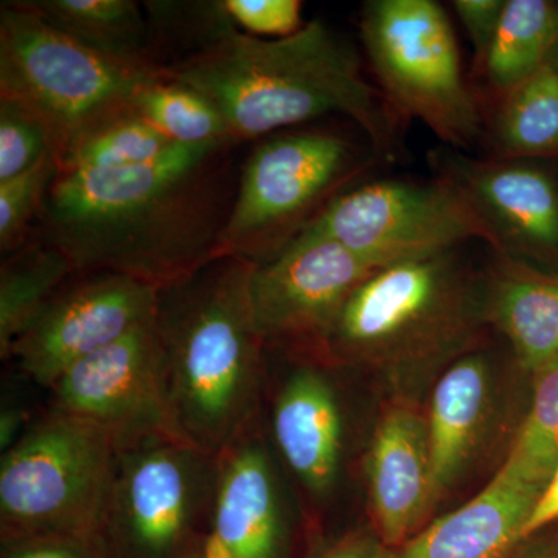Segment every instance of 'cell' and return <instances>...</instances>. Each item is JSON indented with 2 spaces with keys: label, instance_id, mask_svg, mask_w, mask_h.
I'll use <instances>...</instances> for the list:
<instances>
[{
  "label": "cell",
  "instance_id": "obj_1",
  "mask_svg": "<svg viewBox=\"0 0 558 558\" xmlns=\"http://www.w3.org/2000/svg\"><path fill=\"white\" fill-rule=\"evenodd\" d=\"M178 145L159 160L109 171H61L39 220V240L76 275H124L170 288L218 259L229 219L231 146Z\"/></svg>",
  "mask_w": 558,
  "mask_h": 558
},
{
  "label": "cell",
  "instance_id": "obj_2",
  "mask_svg": "<svg viewBox=\"0 0 558 558\" xmlns=\"http://www.w3.org/2000/svg\"><path fill=\"white\" fill-rule=\"evenodd\" d=\"M163 72L215 102L236 143L326 116L354 121L377 154L398 142L395 109L366 80L355 47L323 21L282 39L231 27Z\"/></svg>",
  "mask_w": 558,
  "mask_h": 558
},
{
  "label": "cell",
  "instance_id": "obj_3",
  "mask_svg": "<svg viewBox=\"0 0 558 558\" xmlns=\"http://www.w3.org/2000/svg\"><path fill=\"white\" fill-rule=\"evenodd\" d=\"M253 263L222 256L159 290L156 328L175 436L218 458L250 428L264 341L250 304Z\"/></svg>",
  "mask_w": 558,
  "mask_h": 558
},
{
  "label": "cell",
  "instance_id": "obj_4",
  "mask_svg": "<svg viewBox=\"0 0 558 558\" xmlns=\"http://www.w3.org/2000/svg\"><path fill=\"white\" fill-rule=\"evenodd\" d=\"M484 319L483 289L449 250L371 275L317 351L332 362L399 373L461 351Z\"/></svg>",
  "mask_w": 558,
  "mask_h": 558
},
{
  "label": "cell",
  "instance_id": "obj_5",
  "mask_svg": "<svg viewBox=\"0 0 558 558\" xmlns=\"http://www.w3.org/2000/svg\"><path fill=\"white\" fill-rule=\"evenodd\" d=\"M117 449L108 429L57 410L22 433L0 464L2 545L100 538Z\"/></svg>",
  "mask_w": 558,
  "mask_h": 558
},
{
  "label": "cell",
  "instance_id": "obj_6",
  "mask_svg": "<svg viewBox=\"0 0 558 558\" xmlns=\"http://www.w3.org/2000/svg\"><path fill=\"white\" fill-rule=\"evenodd\" d=\"M218 472L174 436L120 442L98 534L110 558H204Z\"/></svg>",
  "mask_w": 558,
  "mask_h": 558
},
{
  "label": "cell",
  "instance_id": "obj_7",
  "mask_svg": "<svg viewBox=\"0 0 558 558\" xmlns=\"http://www.w3.org/2000/svg\"><path fill=\"white\" fill-rule=\"evenodd\" d=\"M369 165V154L339 132H278L264 138L242 167L218 258L253 264L274 258Z\"/></svg>",
  "mask_w": 558,
  "mask_h": 558
},
{
  "label": "cell",
  "instance_id": "obj_8",
  "mask_svg": "<svg viewBox=\"0 0 558 558\" xmlns=\"http://www.w3.org/2000/svg\"><path fill=\"white\" fill-rule=\"evenodd\" d=\"M154 73L95 53L43 20L28 2L2 3L0 97L46 121L60 145V160L92 128L130 108L140 84Z\"/></svg>",
  "mask_w": 558,
  "mask_h": 558
},
{
  "label": "cell",
  "instance_id": "obj_9",
  "mask_svg": "<svg viewBox=\"0 0 558 558\" xmlns=\"http://www.w3.org/2000/svg\"><path fill=\"white\" fill-rule=\"evenodd\" d=\"M363 46L381 94L447 145L470 149L481 135V112L469 89L457 36L433 0H373L363 7Z\"/></svg>",
  "mask_w": 558,
  "mask_h": 558
},
{
  "label": "cell",
  "instance_id": "obj_10",
  "mask_svg": "<svg viewBox=\"0 0 558 558\" xmlns=\"http://www.w3.org/2000/svg\"><path fill=\"white\" fill-rule=\"evenodd\" d=\"M304 231L339 242L380 267L449 252L470 240L501 253L480 209L447 178L363 183L330 201Z\"/></svg>",
  "mask_w": 558,
  "mask_h": 558
},
{
  "label": "cell",
  "instance_id": "obj_11",
  "mask_svg": "<svg viewBox=\"0 0 558 558\" xmlns=\"http://www.w3.org/2000/svg\"><path fill=\"white\" fill-rule=\"evenodd\" d=\"M384 267L322 234L303 231L253 264L250 304L264 347L317 349L349 296Z\"/></svg>",
  "mask_w": 558,
  "mask_h": 558
},
{
  "label": "cell",
  "instance_id": "obj_12",
  "mask_svg": "<svg viewBox=\"0 0 558 558\" xmlns=\"http://www.w3.org/2000/svg\"><path fill=\"white\" fill-rule=\"evenodd\" d=\"M157 306L159 289L138 279L108 271L75 275L14 344L10 359L50 388L80 360L150 322Z\"/></svg>",
  "mask_w": 558,
  "mask_h": 558
},
{
  "label": "cell",
  "instance_id": "obj_13",
  "mask_svg": "<svg viewBox=\"0 0 558 558\" xmlns=\"http://www.w3.org/2000/svg\"><path fill=\"white\" fill-rule=\"evenodd\" d=\"M50 389L54 410L100 425L117 444L153 435L178 438L165 400L156 317L70 366Z\"/></svg>",
  "mask_w": 558,
  "mask_h": 558
},
{
  "label": "cell",
  "instance_id": "obj_14",
  "mask_svg": "<svg viewBox=\"0 0 558 558\" xmlns=\"http://www.w3.org/2000/svg\"><path fill=\"white\" fill-rule=\"evenodd\" d=\"M444 178L468 193L494 233L501 253L558 255V189L548 172L520 160L453 156Z\"/></svg>",
  "mask_w": 558,
  "mask_h": 558
},
{
  "label": "cell",
  "instance_id": "obj_15",
  "mask_svg": "<svg viewBox=\"0 0 558 558\" xmlns=\"http://www.w3.org/2000/svg\"><path fill=\"white\" fill-rule=\"evenodd\" d=\"M371 510L377 537L400 548L435 505L427 421L405 405L384 414L368 457Z\"/></svg>",
  "mask_w": 558,
  "mask_h": 558
},
{
  "label": "cell",
  "instance_id": "obj_16",
  "mask_svg": "<svg viewBox=\"0 0 558 558\" xmlns=\"http://www.w3.org/2000/svg\"><path fill=\"white\" fill-rule=\"evenodd\" d=\"M248 429L218 457L204 558H278L282 529L277 481L266 450Z\"/></svg>",
  "mask_w": 558,
  "mask_h": 558
},
{
  "label": "cell",
  "instance_id": "obj_17",
  "mask_svg": "<svg viewBox=\"0 0 558 558\" xmlns=\"http://www.w3.org/2000/svg\"><path fill=\"white\" fill-rule=\"evenodd\" d=\"M542 492L502 465L476 497L416 532L391 558H509Z\"/></svg>",
  "mask_w": 558,
  "mask_h": 558
},
{
  "label": "cell",
  "instance_id": "obj_18",
  "mask_svg": "<svg viewBox=\"0 0 558 558\" xmlns=\"http://www.w3.org/2000/svg\"><path fill=\"white\" fill-rule=\"evenodd\" d=\"M274 436L290 470L311 494H329L339 478L343 418L339 400L318 369L301 366L274 407Z\"/></svg>",
  "mask_w": 558,
  "mask_h": 558
},
{
  "label": "cell",
  "instance_id": "obj_19",
  "mask_svg": "<svg viewBox=\"0 0 558 558\" xmlns=\"http://www.w3.org/2000/svg\"><path fill=\"white\" fill-rule=\"evenodd\" d=\"M495 255L483 288L484 318L508 339L521 368L537 374L558 359V275Z\"/></svg>",
  "mask_w": 558,
  "mask_h": 558
},
{
  "label": "cell",
  "instance_id": "obj_20",
  "mask_svg": "<svg viewBox=\"0 0 558 558\" xmlns=\"http://www.w3.org/2000/svg\"><path fill=\"white\" fill-rule=\"evenodd\" d=\"M490 363L483 354L458 359L433 389L427 421L435 498L464 472L478 444L490 405Z\"/></svg>",
  "mask_w": 558,
  "mask_h": 558
},
{
  "label": "cell",
  "instance_id": "obj_21",
  "mask_svg": "<svg viewBox=\"0 0 558 558\" xmlns=\"http://www.w3.org/2000/svg\"><path fill=\"white\" fill-rule=\"evenodd\" d=\"M43 20L128 68L160 72L148 17L134 0H27Z\"/></svg>",
  "mask_w": 558,
  "mask_h": 558
},
{
  "label": "cell",
  "instance_id": "obj_22",
  "mask_svg": "<svg viewBox=\"0 0 558 558\" xmlns=\"http://www.w3.org/2000/svg\"><path fill=\"white\" fill-rule=\"evenodd\" d=\"M75 275L68 256L43 240H32L9 255L0 269L2 359L11 357L14 344Z\"/></svg>",
  "mask_w": 558,
  "mask_h": 558
},
{
  "label": "cell",
  "instance_id": "obj_23",
  "mask_svg": "<svg viewBox=\"0 0 558 558\" xmlns=\"http://www.w3.org/2000/svg\"><path fill=\"white\" fill-rule=\"evenodd\" d=\"M558 46V7L546 0H508L481 75L499 97L548 64Z\"/></svg>",
  "mask_w": 558,
  "mask_h": 558
},
{
  "label": "cell",
  "instance_id": "obj_24",
  "mask_svg": "<svg viewBox=\"0 0 558 558\" xmlns=\"http://www.w3.org/2000/svg\"><path fill=\"white\" fill-rule=\"evenodd\" d=\"M499 159L558 153V65L550 61L501 97L494 126Z\"/></svg>",
  "mask_w": 558,
  "mask_h": 558
},
{
  "label": "cell",
  "instance_id": "obj_25",
  "mask_svg": "<svg viewBox=\"0 0 558 558\" xmlns=\"http://www.w3.org/2000/svg\"><path fill=\"white\" fill-rule=\"evenodd\" d=\"M131 106L150 126L178 145L236 143L215 102L163 70L140 84Z\"/></svg>",
  "mask_w": 558,
  "mask_h": 558
},
{
  "label": "cell",
  "instance_id": "obj_26",
  "mask_svg": "<svg viewBox=\"0 0 558 558\" xmlns=\"http://www.w3.org/2000/svg\"><path fill=\"white\" fill-rule=\"evenodd\" d=\"M178 143L171 142L130 108L92 128L60 160L61 171H109L142 167L159 160Z\"/></svg>",
  "mask_w": 558,
  "mask_h": 558
},
{
  "label": "cell",
  "instance_id": "obj_27",
  "mask_svg": "<svg viewBox=\"0 0 558 558\" xmlns=\"http://www.w3.org/2000/svg\"><path fill=\"white\" fill-rule=\"evenodd\" d=\"M534 376L531 411L502 465L545 488L558 468V359Z\"/></svg>",
  "mask_w": 558,
  "mask_h": 558
},
{
  "label": "cell",
  "instance_id": "obj_28",
  "mask_svg": "<svg viewBox=\"0 0 558 558\" xmlns=\"http://www.w3.org/2000/svg\"><path fill=\"white\" fill-rule=\"evenodd\" d=\"M60 161V145L46 121L11 98L0 97V183Z\"/></svg>",
  "mask_w": 558,
  "mask_h": 558
},
{
  "label": "cell",
  "instance_id": "obj_29",
  "mask_svg": "<svg viewBox=\"0 0 558 558\" xmlns=\"http://www.w3.org/2000/svg\"><path fill=\"white\" fill-rule=\"evenodd\" d=\"M60 174V161L49 159L20 178L0 183V250L11 255L33 240L51 185Z\"/></svg>",
  "mask_w": 558,
  "mask_h": 558
},
{
  "label": "cell",
  "instance_id": "obj_30",
  "mask_svg": "<svg viewBox=\"0 0 558 558\" xmlns=\"http://www.w3.org/2000/svg\"><path fill=\"white\" fill-rule=\"evenodd\" d=\"M233 24L255 38H289L304 27L300 0H222Z\"/></svg>",
  "mask_w": 558,
  "mask_h": 558
},
{
  "label": "cell",
  "instance_id": "obj_31",
  "mask_svg": "<svg viewBox=\"0 0 558 558\" xmlns=\"http://www.w3.org/2000/svg\"><path fill=\"white\" fill-rule=\"evenodd\" d=\"M508 0H454L453 9L473 47L475 70L481 72L505 13Z\"/></svg>",
  "mask_w": 558,
  "mask_h": 558
},
{
  "label": "cell",
  "instance_id": "obj_32",
  "mask_svg": "<svg viewBox=\"0 0 558 558\" xmlns=\"http://www.w3.org/2000/svg\"><path fill=\"white\" fill-rule=\"evenodd\" d=\"M2 558H110L100 538L35 537L2 545Z\"/></svg>",
  "mask_w": 558,
  "mask_h": 558
},
{
  "label": "cell",
  "instance_id": "obj_33",
  "mask_svg": "<svg viewBox=\"0 0 558 558\" xmlns=\"http://www.w3.org/2000/svg\"><path fill=\"white\" fill-rule=\"evenodd\" d=\"M391 554L377 534L354 532L341 538L319 558H391Z\"/></svg>",
  "mask_w": 558,
  "mask_h": 558
},
{
  "label": "cell",
  "instance_id": "obj_34",
  "mask_svg": "<svg viewBox=\"0 0 558 558\" xmlns=\"http://www.w3.org/2000/svg\"><path fill=\"white\" fill-rule=\"evenodd\" d=\"M558 520V468L550 476L549 483L543 488L531 517H529L526 527H524L523 539L538 534L549 524Z\"/></svg>",
  "mask_w": 558,
  "mask_h": 558
},
{
  "label": "cell",
  "instance_id": "obj_35",
  "mask_svg": "<svg viewBox=\"0 0 558 558\" xmlns=\"http://www.w3.org/2000/svg\"><path fill=\"white\" fill-rule=\"evenodd\" d=\"M509 558H558V537L537 542L524 538Z\"/></svg>",
  "mask_w": 558,
  "mask_h": 558
}]
</instances>
